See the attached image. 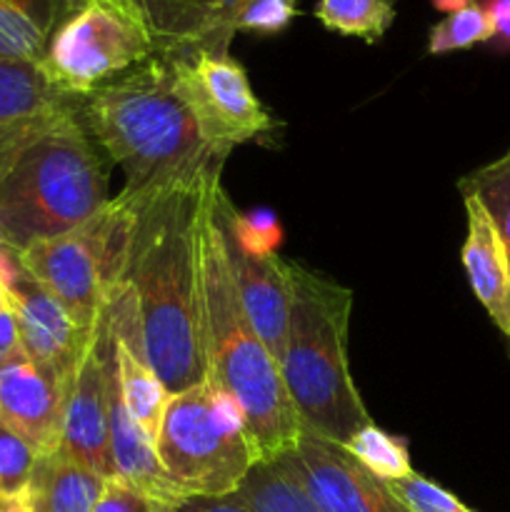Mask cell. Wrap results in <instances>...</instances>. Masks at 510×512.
I'll list each match as a JSON object with an SVG mask.
<instances>
[{
  "mask_svg": "<svg viewBox=\"0 0 510 512\" xmlns=\"http://www.w3.org/2000/svg\"><path fill=\"white\" fill-rule=\"evenodd\" d=\"M133 220L135 200L118 193L70 233L20 250V268L90 330L123 288Z\"/></svg>",
  "mask_w": 510,
  "mask_h": 512,
  "instance_id": "cell-7",
  "label": "cell"
},
{
  "mask_svg": "<svg viewBox=\"0 0 510 512\" xmlns=\"http://www.w3.org/2000/svg\"><path fill=\"white\" fill-rule=\"evenodd\" d=\"M83 95H70L50 83L40 63L0 58V128L33 123L75 108Z\"/></svg>",
  "mask_w": 510,
  "mask_h": 512,
  "instance_id": "cell-19",
  "label": "cell"
},
{
  "mask_svg": "<svg viewBox=\"0 0 510 512\" xmlns=\"http://www.w3.org/2000/svg\"><path fill=\"white\" fill-rule=\"evenodd\" d=\"M168 60L175 85L215 155L228 158L233 148L273 130V115L230 50L193 48L170 53Z\"/></svg>",
  "mask_w": 510,
  "mask_h": 512,
  "instance_id": "cell-9",
  "label": "cell"
},
{
  "mask_svg": "<svg viewBox=\"0 0 510 512\" xmlns=\"http://www.w3.org/2000/svg\"><path fill=\"white\" fill-rule=\"evenodd\" d=\"M20 275H23V268H20L18 253H13V250L0 240V280L5 283V288H10Z\"/></svg>",
  "mask_w": 510,
  "mask_h": 512,
  "instance_id": "cell-33",
  "label": "cell"
},
{
  "mask_svg": "<svg viewBox=\"0 0 510 512\" xmlns=\"http://www.w3.org/2000/svg\"><path fill=\"white\" fill-rule=\"evenodd\" d=\"M78 115L105 158L123 168L120 195L128 198L225 163L200 135L175 85L168 55L155 53L138 68L83 95Z\"/></svg>",
  "mask_w": 510,
  "mask_h": 512,
  "instance_id": "cell-2",
  "label": "cell"
},
{
  "mask_svg": "<svg viewBox=\"0 0 510 512\" xmlns=\"http://www.w3.org/2000/svg\"><path fill=\"white\" fill-rule=\"evenodd\" d=\"M110 388H113V330H110L108 305L93 325L88 345L65 383L63 440H60L63 453L105 478L113 475L108 450Z\"/></svg>",
  "mask_w": 510,
  "mask_h": 512,
  "instance_id": "cell-10",
  "label": "cell"
},
{
  "mask_svg": "<svg viewBox=\"0 0 510 512\" xmlns=\"http://www.w3.org/2000/svg\"><path fill=\"white\" fill-rule=\"evenodd\" d=\"M8 298L18 320L25 355L68 383L93 328L88 330L75 323L73 315L25 270L8 288Z\"/></svg>",
  "mask_w": 510,
  "mask_h": 512,
  "instance_id": "cell-13",
  "label": "cell"
},
{
  "mask_svg": "<svg viewBox=\"0 0 510 512\" xmlns=\"http://www.w3.org/2000/svg\"><path fill=\"white\" fill-rule=\"evenodd\" d=\"M158 505L150 503L143 493H138L135 488H130L125 480L110 475L105 480V488L100 500L95 503L93 512H155Z\"/></svg>",
  "mask_w": 510,
  "mask_h": 512,
  "instance_id": "cell-29",
  "label": "cell"
},
{
  "mask_svg": "<svg viewBox=\"0 0 510 512\" xmlns=\"http://www.w3.org/2000/svg\"><path fill=\"white\" fill-rule=\"evenodd\" d=\"M0 512H35L28 498V490L23 495H15V498L0 500Z\"/></svg>",
  "mask_w": 510,
  "mask_h": 512,
  "instance_id": "cell-34",
  "label": "cell"
},
{
  "mask_svg": "<svg viewBox=\"0 0 510 512\" xmlns=\"http://www.w3.org/2000/svg\"><path fill=\"white\" fill-rule=\"evenodd\" d=\"M55 25L48 0H0V58L40 63Z\"/></svg>",
  "mask_w": 510,
  "mask_h": 512,
  "instance_id": "cell-20",
  "label": "cell"
},
{
  "mask_svg": "<svg viewBox=\"0 0 510 512\" xmlns=\"http://www.w3.org/2000/svg\"><path fill=\"white\" fill-rule=\"evenodd\" d=\"M50 5H53V10H55V18H58V23L63 18H68L70 13H73V10H78L80 5L85 3V0H48Z\"/></svg>",
  "mask_w": 510,
  "mask_h": 512,
  "instance_id": "cell-35",
  "label": "cell"
},
{
  "mask_svg": "<svg viewBox=\"0 0 510 512\" xmlns=\"http://www.w3.org/2000/svg\"><path fill=\"white\" fill-rule=\"evenodd\" d=\"M155 512H170V508H160V505H158V510H155Z\"/></svg>",
  "mask_w": 510,
  "mask_h": 512,
  "instance_id": "cell-38",
  "label": "cell"
},
{
  "mask_svg": "<svg viewBox=\"0 0 510 512\" xmlns=\"http://www.w3.org/2000/svg\"><path fill=\"white\" fill-rule=\"evenodd\" d=\"M65 380L25 355V350L0 365V420L38 455L55 453L63 440Z\"/></svg>",
  "mask_w": 510,
  "mask_h": 512,
  "instance_id": "cell-12",
  "label": "cell"
},
{
  "mask_svg": "<svg viewBox=\"0 0 510 512\" xmlns=\"http://www.w3.org/2000/svg\"><path fill=\"white\" fill-rule=\"evenodd\" d=\"M493 40V25L483 5H468L463 10L445 15L435 23L428 33V53L448 55L455 50H468L473 45L490 43Z\"/></svg>",
  "mask_w": 510,
  "mask_h": 512,
  "instance_id": "cell-25",
  "label": "cell"
},
{
  "mask_svg": "<svg viewBox=\"0 0 510 512\" xmlns=\"http://www.w3.org/2000/svg\"><path fill=\"white\" fill-rule=\"evenodd\" d=\"M290 325L280 375L303 433L345 445L370 423L348 363L355 295L288 260Z\"/></svg>",
  "mask_w": 510,
  "mask_h": 512,
  "instance_id": "cell-5",
  "label": "cell"
},
{
  "mask_svg": "<svg viewBox=\"0 0 510 512\" xmlns=\"http://www.w3.org/2000/svg\"><path fill=\"white\" fill-rule=\"evenodd\" d=\"M170 512H253L235 493L230 495H188Z\"/></svg>",
  "mask_w": 510,
  "mask_h": 512,
  "instance_id": "cell-30",
  "label": "cell"
},
{
  "mask_svg": "<svg viewBox=\"0 0 510 512\" xmlns=\"http://www.w3.org/2000/svg\"><path fill=\"white\" fill-rule=\"evenodd\" d=\"M115 363V360H113ZM108 450L110 465H113L115 478L125 480L130 488L143 493L150 503L160 508H175L188 495L170 480L160 463L158 448L153 440L143 433L138 423L130 418L123 398L115 385L113 368V388H110V415H108Z\"/></svg>",
  "mask_w": 510,
  "mask_h": 512,
  "instance_id": "cell-17",
  "label": "cell"
},
{
  "mask_svg": "<svg viewBox=\"0 0 510 512\" xmlns=\"http://www.w3.org/2000/svg\"><path fill=\"white\" fill-rule=\"evenodd\" d=\"M108 200L105 155L78 105L30 123L0 155V240L13 253L70 233Z\"/></svg>",
  "mask_w": 510,
  "mask_h": 512,
  "instance_id": "cell-3",
  "label": "cell"
},
{
  "mask_svg": "<svg viewBox=\"0 0 510 512\" xmlns=\"http://www.w3.org/2000/svg\"><path fill=\"white\" fill-rule=\"evenodd\" d=\"M485 13L493 25V40L498 50H510V0H485Z\"/></svg>",
  "mask_w": 510,
  "mask_h": 512,
  "instance_id": "cell-31",
  "label": "cell"
},
{
  "mask_svg": "<svg viewBox=\"0 0 510 512\" xmlns=\"http://www.w3.org/2000/svg\"><path fill=\"white\" fill-rule=\"evenodd\" d=\"M435 10L440 13H455V10H463L468 5H475V0H430Z\"/></svg>",
  "mask_w": 510,
  "mask_h": 512,
  "instance_id": "cell-36",
  "label": "cell"
},
{
  "mask_svg": "<svg viewBox=\"0 0 510 512\" xmlns=\"http://www.w3.org/2000/svg\"><path fill=\"white\" fill-rule=\"evenodd\" d=\"M10 305V298H8V288H5V283L0 280V310L8 308Z\"/></svg>",
  "mask_w": 510,
  "mask_h": 512,
  "instance_id": "cell-37",
  "label": "cell"
},
{
  "mask_svg": "<svg viewBox=\"0 0 510 512\" xmlns=\"http://www.w3.org/2000/svg\"><path fill=\"white\" fill-rule=\"evenodd\" d=\"M200 255L205 380L238 400L258 460H278L295 450L303 428L285 390L278 360L268 353L240 303L223 233L215 223L213 200L200 233Z\"/></svg>",
  "mask_w": 510,
  "mask_h": 512,
  "instance_id": "cell-4",
  "label": "cell"
},
{
  "mask_svg": "<svg viewBox=\"0 0 510 512\" xmlns=\"http://www.w3.org/2000/svg\"><path fill=\"white\" fill-rule=\"evenodd\" d=\"M160 55L193 48L228 50L238 0H133Z\"/></svg>",
  "mask_w": 510,
  "mask_h": 512,
  "instance_id": "cell-16",
  "label": "cell"
},
{
  "mask_svg": "<svg viewBox=\"0 0 510 512\" xmlns=\"http://www.w3.org/2000/svg\"><path fill=\"white\" fill-rule=\"evenodd\" d=\"M215 223H218L220 233H223L225 255H228L230 273H233V283L240 295L245 315H248L250 325L255 328L258 338L263 340V345L268 348V353L280 363L290 325L288 260H283L280 255L253 258V255L243 253V250L235 245V240L225 233L218 215H215Z\"/></svg>",
  "mask_w": 510,
  "mask_h": 512,
  "instance_id": "cell-14",
  "label": "cell"
},
{
  "mask_svg": "<svg viewBox=\"0 0 510 512\" xmlns=\"http://www.w3.org/2000/svg\"><path fill=\"white\" fill-rule=\"evenodd\" d=\"M23 345H20V330H18V320H15L13 308H3L0 310V365L5 360L13 358L15 353H20Z\"/></svg>",
  "mask_w": 510,
  "mask_h": 512,
  "instance_id": "cell-32",
  "label": "cell"
},
{
  "mask_svg": "<svg viewBox=\"0 0 510 512\" xmlns=\"http://www.w3.org/2000/svg\"><path fill=\"white\" fill-rule=\"evenodd\" d=\"M235 495L253 512H320L283 460H258Z\"/></svg>",
  "mask_w": 510,
  "mask_h": 512,
  "instance_id": "cell-21",
  "label": "cell"
},
{
  "mask_svg": "<svg viewBox=\"0 0 510 512\" xmlns=\"http://www.w3.org/2000/svg\"><path fill=\"white\" fill-rule=\"evenodd\" d=\"M478 195L495 220L510 258V150L460 180V193Z\"/></svg>",
  "mask_w": 510,
  "mask_h": 512,
  "instance_id": "cell-24",
  "label": "cell"
},
{
  "mask_svg": "<svg viewBox=\"0 0 510 512\" xmlns=\"http://www.w3.org/2000/svg\"><path fill=\"white\" fill-rule=\"evenodd\" d=\"M300 15L298 0H238L233 10V33L278 35Z\"/></svg>",
  "mask_w": 510,
  "mask_h": 512,
  "instance_id": "cell-27",
  "label": "cell"
},
{
  "mask_svg": "<svg viewBox=\"0 0 510 512\" xmlns=\"http://www.w3.org/2000/svg\"><path fill=\"white\" fill-rule=\"evenodd\" d=\"M465 218H468V233H465L463 260L465 275L473 295L495 328L500 330L510 343V258L505 250L500 230L490 218L488 208L480 203L478 195L463 190Z\"/></svg>",
  "mask_w": 510,
  "mask_h": 512,
  "instance_id": "cell-15",
  "label": "cell"
},
{
  "mask_svg": "<svg viewBox=\"0 0 510 512\" xmlns=\"http://www.w3.org/2000/svg\"><path fill=\"white\" fill-rule=\"evenodd\" d=\"M220 170L133 198L123 285L133 295L145 358L170 395L205 380L200 233Z\"/></svg>",
  "mask_w": 510,
  "mask_h": 512,
  "instance_id": "cell-1",
  "label": "cell"
},
{
  "mask_svg": "<svg viewBox=\"0 0 510 512\" xmlns=\"http://www.w3.org/2000/svg\"><path fill=\"white\" fill-rule=\"evenodd\" d=\"M105 480V475L58 448L38 458L28 498L35 512H93L103 495Z\"/></svg>",
  "mask_w": 510,
  "mask_h": 512,
  "instance_id": "cell-18",
  "label": "cell"
},
{
  "mask_svg": "<svg viewBox=\"0 0 510 512\" xmlns=\"http://www.w3.org/2000/svg\"><path fill=\"white\" fill-rule=\"evenodd\" d=\"M38 458L33 445L0 420V500L15 498L28 490Z\"/></svg>",
  "mask_w": 510,
  "mask_h": 512,
  "instance_id": "cell-26",
  "label": "cell"
},
{
  "mask_svg": "<svg viewBox=\"0 0 510 512\" xmlns=\"http://www.w3.org/2000/svg\"><path fill=\"white\" fill-rule=\"evenodd\" d=\"M398 0H318L313 15L330 33L378 43L395 20Z\"/></svg>",
  "mask_w": 510,
  "mask_h": 512,
  "instance_id": "cell-22",
  "label": "cell"
},
{
  "mask_svg": "<svg viewBox=\"0 0 510 512\" xmlns=\"http://www.w3.org/2000/svg\"><path fill=\"white\" fill-rule=\"evenodd\" d=\"M383 485L393 495L395 503L408 512H473L463 500H458L453 493L418 475L415 470L405 478Z\"/></svg>",
  "mask_w": 510,
  "mask_h": 512,
  "instance_id": "cell-28",
  "label": "cell"
},
{
  "mask_svg": "<svg viewBox=\"0 0 510 512\" xmlns=\"http://www.w3.org/2000/svg\"><path fill=\"white\" fill-rule=\"evenodd\" d=\"M155 448L185 495L235 493L258 463L238 400L210 380L170 395Z\"/></svg>",
  "mask_w": 510,
  "mask_h": 512,
  "instance_id": "cell-6",
  "label": "cell"
},
{
  "mask_svg": "<svg viewBox=\"0 0 510 512\" xmlns=\"http://www.w3.org/2000/svg\"><path fill=\"white\" fill-rule=\"evenodd\" d=\"M343 450L350 458L358 460L370 475H375L380 483H393V480H400L413 473L408 440L378 428L373 420L363 425L358 433L350 435Z\"/></svg>",
  "mask_w": 510,
  "mask_h": 512,
  "instance_id": "cell-23",
  "label": "cell"
},
{
  "mask_svg": "<svg viewBox=\"0 0 510 512\" xmlns=\"http://www.w3.org/2000/svg\"><path fill=\"white\" fill-rule=\"evenodd\" d=\"M158 53L133 0H85L50 33L40 68L70 95H88Z\"/></svg>",
  "mask_w": 510,
  "mask_h": 512,
  "instance_id": "cell-8",
  "label": "cell"
},
{
  "mask_svg": "<svg viewBox=\"0 0 510 512\" xmlns=\"http://www.w3.org/2000/svg\"><path fill=\"white\" fill-rule=\"evenodd\" d=\"M278 460L298 475L320 512H408L343 445L303 433L295 450Z\"/></svg>",
  "mask_w": 510,
  "mask_h": 512,
  "instance_id": "cell-11",
  "label": "cell"
}]
</instances>
